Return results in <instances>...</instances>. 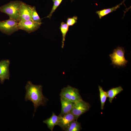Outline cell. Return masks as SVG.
I'll use <instances>...</instances> for the list:
<instances>
[{
  "label": "cell",
  "instance_id": "1",
  "mask_svg": "<svg viewBox=\"0 0 131 131\" xmlns=\"http://www.w3.org/2000/svg\"><path fill=\"white\" fill-rule=\"evenodd\" d=\"M42 86L40 85H35L31 81H28L25 86L26 91L25 97L26 101L29 100L33 103L34 107V113L39 106L45 105L48 99L43 95L42 91Z\"/></svg>",
  "mask_w": 131,
  "mask_h": 131
},
{
  "label": "cell",
  "instance_id": "2",
  "mask_svg": "<svg viewBox=\"0 0 131 131\" xmlns=\"http://www.w3.org/2000/svg\"><path fill=\"white\" fill-rule=\"evenodd\" d=\"M22 2L19 0L11 1L0 7V11L8 15L10 18L19 21V9Z\"/></svg>",
  "mask_w": 131,
  "mask_h": 131
},
{
  "label": "cell",
  "instance_id": "3",
  "mask_svg": "<svg viewBox=\"0 0 131 131\" xmlns=\"http://www.w3.org/2000/svg\"><path fill=\"white\" fill-rule=\"evenodd\" d=\"M125 50L123 47H117L114 49L113 53L109 55L112 64L118 66H123L127 64L128 61L124 56Z\"/></svg>",
  "mask_w": 131,
  "mask_h": 131
},
{
  "label": "cell",
  "instance_id": "4",
  "mask_svg": "<svg viewBox=\"0 0 131 131\" xmlns=\"http://www.w3.org/2000/svg\"><path fill=\"white\" fill-rule=\"evenodd\" d=\"M60 96L74 102L82 99L78 90L69 85L61 89Z\"/></svg>",
  "mask_w": 131,
  "mask_h": 131
},
{
  "label": "cell",
  "instance_id": "5",
  "mask_svg": "<svg viewBox=\"0 0 131 131\" xmlns=\"http://www.w3.org/2000/svg\"><path fill=\"white\" fill-rule=\"evenodd\" d=\"M19 21L9 18L0 21V31L8 35H10L19 29L18 27Z\"/></svg>",
  "mask_w": 131,
  "mask_h": 131
},
{
  "label": "cell",
  "instance_id": "6",
  "mask_svg": "<svg viewBox=\"0 0 131 131\" xmlns=\"http://www.w3.org/2000/svg\"><path fill=\"white\" fill-rule=\"evenodd\" d=\"M90 104L82 99L74 103L71 113L78 118L88 111L90 107Z\"/></svg>",
  "mask_w": 131,
  "mask_h": 131
},
{
  "label": "cell",
  "instance_id": "7",
  "mask_svg": "<svg viewBox=\"0 0 131 131\" xmlns=\"http://www.w3.org/2000/svg\"><path fill=\"white\" fill-rule=\"evenodd\" d=\"M41 24L35 22L32 20L20 21L18 22V27L19 30L21 29L30 33L38 29Z\"/></svg>",
  "mask_w": 131,
  "mask_h": 131
},
{
  "label": "cell",
  "instance_id": "8",
  "mask_svg": "<svg viewBox=\"0 0 131 131\" xmlns=\"http://www.w3.org/2000/svg\"><path fill=\"white\" fill-rule=\"evenodd\" d=\"M57 125L65 131L70 124L78 118L71 113L66 114L62 116H59Z\"/></svg>",
  "mask_w": 131,
  "mask_h": 131
},
{
  "label": "cell",
  "instance_id": "9",
  "mask_svg": "<svg viewBox=\"0 0 131 131\" xmlns=\"http://www.w3.org/2000/svg\"><path fill=\"white\" fill-rule=\"evenodd\" d=\"M10 63V61L8 59L2 60L0 61V82L2 84L5 80L9 79Z\"/></svg>",
  "mask_w": 131,
  "mask_h": 131
},
{
  "label": "cell",
  "instance_id": "10",
  "mask_svg": "<svg viewBox=\"0 0 131 131\" xmlns=\"http://www.w3.org/2000/svg\"><path fill=\"white\" fill-rule=\"evenodd\" d=\"M33 7L22 2L19 9L20 21L32 19Z\"/></svg>",
  "mask_w": 131,
  "mask_h": 131
},
{
  "label": "cell",
  "instance_id": "11",
  "mask_svg": "<svg viewBox=\"0 0 131 131\" xmlns=\"http://www.w3.org/2000/svg\"><path fill=\"white\" fill-rule=\"evenodd\" d=\"M60 100L61 110L60 113L58 116H62L71 112L74 102L62 97H60Z\"/></svg>",
  "mask_w": 131,
  "mask_h": 131
},
{
  "label": "cell",
  "instance_id": "12",
  "mask_svg": "<svg viewBox=\"0 0 131 131\" xmlns=\"http://www.w3.org/2000/svg\"><path fill=\"white\" fill-rule=\"evenodd\" d=\"M59 117L57 115L53 112L50 117L43 121V122L47 124L49 129L52 131L54 126L58 125Z\"/></svg>",
  "mask_w": 131,
  "mask_h": 131
},
{
  "label": "cell",
  "instance_id": "13",
  "mask_svg": "<svg viewBox=\"0 0 131 131\" xmlns=\"http://www.w3.org/2000/svg\"><path fill=\"white\" fill-rule=\"evenodd\" d=\"M125 0H124L121 3L111 8L104 9L100 10L97 11L96 13L98 14L100 19L105 16L114 11H115L124 2Z\"/></svg>",
  "mask_w": 131,
  "mask_h": 131
},
{
  "label": "cell",
  "instance_id": "14",
  "mask_svg": "<svg viewBox=\"0 0 131 131\" xmlns=\"http://www.w3.org/2000/svg\"><path fill=\"white\" fill-rule=\"evenodd\" d=\"M123 90L121 86L112 88L106 91L109 102L111 103L115 97Z\"/></svg>",
  "mask_w": 131,
  "mask_h": 131
},
{
  "label": "cell",
  "instance_id": "15",
  "mask_svg": "<svg viewBox=\"0 0 131 131\" xmlns=\"http://www.w3.org/2000/svg\"><path fill=\"white\" fill-rule=\"evenodd\" d=\"M69 26L67 25L66 23L64 22H62L61 23L59 27L62 35V45L61 47L63 48L64 46V42L65 40L66 34L68 31Z\"/></svg>",
  "mask_w": 131,
  "mask_h": 131
},
{
  "label": "cell",
  "instance_id": "16",
  "mask_svg": "<svg viewBox=\"0 0 131 131\" xmlns=\"http://www.w3.org/2000/svg\"><path fill=\"white\" fill-rule=\"evenodd\" d=\"M98 87L101 102V109L103 110L105 102L108 97L106 91H104L101 86L99 85Z\"/></svg>",
  "mask_w": 131,
  "mask_h": 131
},
{
  "label": "cell",
  "instance_id": "17",
  "mask_svg": "<svg viewBox=\"0 0 131 131\" xmlns=\"http://www.w3.org/2000/svg\"><path fill=\"white\" fill-rule=\"evenodd\" d=\"M82 129L81 123L77 120L73 122L65 131H79Z\"/></svg>",
  "mask_w": 131,
  "mask_h": 131
},
{
  "label": "cell",
  "instance_id": "18",
  "mask_svg": "<svg viewBox=\"0 0 131 131\" xmlns=\"http://www.w3.org/2000/svg\"><path fill=\"white\" fill-rule=\"evenodd\" d=\"M63 0H52L53 4L52 9L49 14L45 18H48L50 19L53 13L60 5Z\"/></svg>",
  "mask_w": 131,
  "mask_h": 131
},
{
  "label": "cell",
  "instance_id": "19",
  "mask_svg": "<svg viewBox=\"0 0 131 131\" xmlns=\"http://www.w3.org/2000/svg\"><path fill=\"white\" fill-rule=\"evenodd\" d=\"M32 19L34 22L42 24L41 19L40 17L34 6L33 7L32 13Z\"/></svg>",
  "mask_w": 131,
  "mask_h": 131
},
{
  "label": "cell",
  "instance_id": "20",
  "mask_svg": "<svg viewBox=\"0 0 131 131\" xmlns=\"http://www.w3.org/2000/svg\"><path fill=\"white\" fill-rule=\"evenodd\" d=\"M77 20L78 17L77 16L68 18L66 20V24L69 26H73L77 23Z\"/></svg>",
  "mask_w": 131,
  "mask_h": 131
},
{
  "label": "cell",
  "instance_id": "21",
  "mask_svg": "<svg viewBox=\"0 0 131 131\" xmlns=\"http://www.w3.org/2000/svg\"><path fill=\"white\" fill-rule=\"evenodd\" d=\"M73 0H72V1Z\"/></svg>",
  "mask_w": 131,
  "mask_h": 131
}]
</instances>
